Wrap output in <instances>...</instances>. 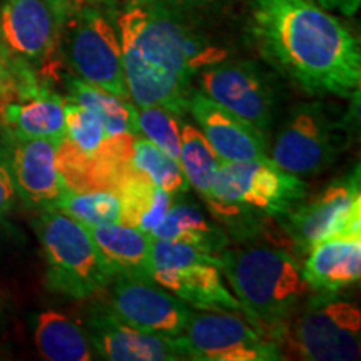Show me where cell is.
<instances>
[{
  "label": "cell",
  "instance_id": "ffe728a7",
  "mask_svg": "<svg viewBox=\"0 0 361 361\" xmlns=\"http://www.w3.org/2000/svg\"><path fill=\"white\" fill-rule=\"evenodd\" d=\"M114 274L152 281V236L123 223L85 226Z\"/></svg>",
  "mask_w": 361,
  "mask_h": 361
},
{
  "label": "cell",
  "instance_id": "f546056e",
  "mask_svg": "<svg viewBox=\"0 0 361 361\" xmlns=\"http://www.w3.org/2000/svg\"><path fill=\"white\" fill-rule=\"evenodd\" d=\"M13 202H16V189H13L6 161H4V157H0V221L11 213Z\"/></svg>",
  "mask_w": 361,
  "mask_h": 361
},
{
  "label": "cell",
  "instance_id": "4316f807",
  "mask_svg": "<svg viewBox=\"0 0 361 361\" xmlns=\"http://www.w3.org/2000/svg\"><path fill=\"white\" fill-rule=\"evenodd\" d=\"M52 209L61 211L84 226L121 223L119 194L111 189L66 188Z\"/></svg>",
  "mask_w": 361,
  "mask_h": 361
},
{
  "label": "cell",
  "instance_id": "5b68a950",
  "mask_svg": "<svg viewBox=\"0 0 361 361\" xmlns=\"http://www.w3.org/2000/svg\"><path fill=\"white\" fill-rule=\"evenodd\" d=\"M35 229L44 252L49 291L87 300L106 290L114 273L84 224L49 207L42 209Z\"/></svg>",
  "mask_w": 361,
  "mask_h": 361
},
{
  "label": "cell",
  "instance_id": "4fadbf2b",
  "mask_svg": "<svg viewBox=\"0 0 361 361\" xmlns=\"http://www.w3.org/2000/svg\"><path fill=\"white\" fill-rule=\"evenodd\" d=\"M106 290L102 305L121 322L141 331L178 336L192 314L189 305L154 281L114 274Z\"/></svg>",
  "mask_w": 361,
  "mask_h": 361
},
{
  "label": "cell",
  "instance_id": "9a60e30c",
  "mask_svg": "<svg viewBox=\"0 0 361 361\" xmlns=\"http://www.w3.org/2000/svg\"><path fill=\"white\" fill-rule=\"evenodd\" d=\"M64 11L52 0H2L0 39L8 54L44 67L59 44Z\"/></svg>",
  "mask_w": 361,
  "mask_h": 361
},
{
  "label": "cell",
  "instance_id": "cb8c5ba5",
  "mask_svg": "<svg viewBox=\"0 0 361 361\" xmlns=\"http://www.w3.org/2000/svg\"><path fill=\"white\" fill-rule=\"evenodd\" d=\"M67 90H69L67 99L79 102L80 106L87 107L101 117L109 139L124 134H139L137 124H135L134 104L106 92L104 89H99L79 78L67 79Z\"/></svg>",
  "mask_w": 361,
  "mask_h": 361
},
{
  "label": "cell",
  "instance_id": "d6986e66",
  "mask_svg": "<svg viewBox=\"0 0 361 361\" xmlns=\"http://www.w3.org/2000/svg\"><path fill=\"white\" fill-rule=\"evenodd\" d=\"M301 276L310 291L338 295L361 278V238L328 239L306 255Z\"/></svg>",
  "mask_w": 361,
  "mask_h": 361
},
{
  "label": "cell",
  "instance_id": "5bb4252c",
  "mask_svg": "<svg viewBox=\"0 0 361 361\" xmlns=\"http://www.w3.org/2000/svg\"><path fill=\"white\" fill-rule=\"evenodd\" d=\"M200 90L226 109L268 133L274 116V90L269 80L251 62L218 61L202 67Z\"/></svg>",
  "mask_w": 361,
  "mask_h": 361
},
{
  "label": "cell",
  "instance_id": "484cf974",
  "mask_svg": "<svg viewBox=\"0 0 361 361\" xmlns=\"http://www.w3.org/2000/svg\"><path fill=\"white\" fill-rule=\"evenodd\" d=\"M130 166L135 173L142 174L144 178H147L171 196L186 192L189 189V183L179 161L166 154L164 151H161L159 147L139 134L133 137Z\"/></svg>",
  "mask_w": 361,
  "mask_h": 361
},
{
  "label": "cell",
  "instance_id": "6da1fadb",
  "mask_svg": "<svg viewBox=\"0 0 361 361\" xmlns=\"http://www.w3.org/2000/svg\"><path fill=\"white\" fill-rule=\"evenodd\" d=\"M250 32L261 57L303 92L360 96V40L314 0H250Z\"/></svg>",
  "mask_w": 361,
  "mask_h": 361
},
{
  "label": "cell",
  "instance_id": "83f0119b",
  "mask_svg": "<svg viewBox=\"0 0 361 361\" xmlns=\"http://www.w3.org/2000/svg\"><path fill=\"white\" fill-rule=\"evenodd\" d=\"M66 139L85 159H94L99 154L107 137L102 119L96 112L80 106L79 102L66 99Z\"/></svg>",
  "mask_w": 361,
  "mask_h": 361
},
{
  "label": "cell",
  "instance_id": "7402d4cb",
  "mask_svg": "<svg viewBox=\"0 0 361 361\" xmlns=\"http://www.w3.org/2000/svg\"><path fill=\"white\" fill-rule=\"evenodd\" d=\"M114 191L121 200V223L151 234L161 223L173 196L133 169Z\"/></svg>",
  "mask_w": 361,
  "mask_h": 361
},
{
  "label": "cell",
  "instance_id": "8fae6325",
  "mask_svg": "<svg viewBox=\"0 0 361 361\" xmlns=\"http://www.w3.org/2000/svg\"><path fill=\"white\" fill-rule=\"evenodd\" d=\"M66 99L47 87L35 69L11 56L8 79L0 94V126L7 139H66Z\"/></svg>",
  "mask_w": 361,
  "mask_h": 361
},
{
  "label": "cell",
  "instance_id": "3957f363",
  "mask_svg": "<svg viewBox=\"0 0 361 361\" xmlns=\"http://www.w3.org/2000/svg\"><path fill=\"white\" fill-rule=\"evenodd\" d=\"M219 261L221 273L236 293L243 313L256 328L279 341L310 293L295 256L273 246L226 247Z\"/></svg>",
  "mask_w": 361,
  "mask_h": 361
},
{
  "label": "cell",
  "instance_id": "d4e9b609",
  "mask_svg": "<svg viewBox=\"0 0 361 361\" xmlns=\"http://www.w3.org/2000/svg\"><path fill=\"white\" fill-rule=\"evenodd\" d=\"M179 164L189 186L196 189L206 201L209 200L211 186L221 166V159L201 129L191 124H184L180 128Z\"/></svg>",
  "mask_w": 361,
  "mask_h": 361
},
{
  "label": "cell",
  "instance_id": "e0dca14e",
  "mask_svg": "<svg viewBox=\"0 0 361 361\" xmlns=\"http://www.w3.org/2000/svg\"><path fill=\"white\" fill-rule=\"evenodd\" d=\"M6 164L13 189L27 206L49 209L66 189L57 168V141L52 139H7Z\"/></svg>",
  "mask_w": 361,
  "mask_h": 361
},
{
  "label": "cell",
  "instance_id": "ba28073f",
  "mask_svg": "<svg viewBox=\"0 0 361 361\" xmlns=\"http://www.w3.org/2000/svg\"><path fill=\"white\" fill-rule=\"evenodd\" d=\"M66 54L79 79L129 101L117 27L97 7L66 6Z\"/></svg>",
  "mask_w": 361,
  "mask_h": 361
},
{
  "label": "cell",
  "instance_id": "4dcf8cb0",
  "mask_svg": "<svg viewBox=\"0 0 361 361\" xmlns=\"http://www.w3.org/2000/svg\"><path fill=\"white\" fill-rule=\"evenodd\" d=\"M314 2L329 12L341 13L345 17L355 16L361 7V0H314Z\"/></svg>",
  "mask_w": 361,
  "mask_h": 361
},
{
  "label": "cell",
  "instance_id": "f1b7e54d",
  "mask_svg": "<svg viewBox=\"0 0 361 361\" xmlns=\"http://www.w3.org/2000/svg\"><path fill=\"white\" fill-rule=\"evenodd\" d=\"M178 114L161 106H135L137 133L179 161L180 126Z\"/></svg>",
  "mask_w": 361,
  "mask_h": 361
},
{
  "label": "cell",
  "instance_id": "44dd1931",
  "mask_svg": "<svg viewBox=\"0 0 361 361\" xmlns=\"http://www.w3.org/2000/svg\"><path fill=\"white\" fill-rule=\"evenodd\" d=\"M34 340L44 360L90 361L96 358L85 328L57 311H42L35 316Z\"/></svg>",
  "mask_w": 361,
  "mask_h": 361
},
{
  "label": "cell",
  "instance_id": "52a82bcc",
  "mask_svg": "<svg viewBox=\"0 0 361 361\" xmlns=\"http://www.w3.org/2000/svg\"><path fill=\"white\" fill-rule=\"evenodd\" d=\"M348 144V124L323 102L300 104L279 129L271 159L295 176H313L338 159Z\"/></svg>",
  "mask_w": 361,
  "mask_h": 361
},
{
  "label": "cell",
  "instance_id": "7c38bea8",
  "mask_svg": "<svg viewBox=\"0 0 361 361\" xmlns=\"http://www.w3.org/2000/svg\"><path fill=\"white\" fill-rule=\"evenodd\" d=\"M290 236L296 255H308L328 239L361 238L360 169L335 180L322 194L278 219Z\"/></svg>",
  "mask_w": 361,
  "mask_h": 361
},
{
  "label": "cell",
  "instance_id": "8992f818",
  "mask_svg": "<svg viewBox=\"0 0 361 361\" xmlns=\"http://www.w3.org/2000/svg\"><path fill=\"white\" fill-rule=\"evenodd\" d=\"M291 353L310 361H353L360 358L361 311L336 295L314 293L284 329Z\"/></svg>",
  "mask_w": 361,
  "mask_h": 361
},
{
  "label": "cell",
  "instance_id": "277c9868",
  "mask_svg": "<svg viewBox=\"0 0 361 361\" xmlns=\"http://www.w3.org/2000/svg\"><path fill=\"white\" fill-rule=\"evenodd\" d=\"M308 184L279 168L269 157L252 161H221L211 196L206 202L224 223L247 214L279 219L303 202Z\"/></svg>",
  "mask_w": 361,
  "mask_h": 361
},
{
  "label": "cell",
  "instance_id": "7a4b0ae2",
  "mask_svg": "<svg viewBox=\"0 0 361 361\" xmlns=\"http://www.w3.org/2000/svg\"><path fill=\"white\" fill-rule=\"evenodd\" d=\"M117 32L134 106H161L183 116L192 75L219 61V54L202 47L169 12L146 0L121 13Z\"/></svg>",
  "mask_w": 361,
  "mask_h": 361
},
{
  "label": "cell",
  "instance_id": "1f68e13d",
  "mask_svg": "<svg viewBox=\"0 0 361 361\" xmlns=\"http://www.w3.org/2000/svg\"><path fill=\"white\" fill-rule=\"evenodd\" d=\"M8 69H11V54H8L6 45H4L2 39H0V94H2L7 84Z\"/></svg>",
  "mask_w": 361,
  "mask_h": 361
},
{
  "label": "cell",
  "instance_id": "2e32d148",
  "mask_svg": "<svg viewBox=\"0 0 361 361\" xmlns=\"http://www.w3.org/2000/svg\"><path fill=\"white\" fill-rule=\"evenodd\" d=\"M97 358L109 361H179L188 360L178 336L135 329L116 318L106 306L94 308L85 322Z\"/></svg>",
  "mask_w": 361,
  "mask_h": 361
},
{
  "label": "cell",
  "instance_id": "30bf717a",
  "mask_svg": "<svg viewBox=\"0 0 361 361\" xmlns=\"http://www.w3.org/2000/svg\"><path fill=\"white\" fill-rule=\"evenodd\" d=\"M188 360L278 361L281 346L255 324L233 311L202 310L194 313L178 335Z\"/></svg>",
  "mask_w": 361,
  "mask_h": 361
},
{
  "label": "cell",
  "instance_id": "ac0fdd59",
  "mask_svg": "<svg viewBox=\"0 0 361 361\" xmlns=\"http://www.w3.org/2000/svg\"><path fill=\"white\" fill-rule=\"evenodd\" d=\"M188 111L221 161L238 162L268 157V137L247 121L221 106L201 90L191 92Z\"/></svg>",
  "mask_w": 361,
  "mask_h": 361
},
{
  "label": "cell",
  "instance_id": "603a6c76",
  "mask_svg": "<svg viewBox=\"0 0 361 361\" xmlns=\"http://www.w3.org/2000/svg\"><path fill=\"white\" fill-rule=\"evenodd\" d=\"M151 236L186 243L218 258L228 247L226 234L218 226L211 224L197 207L189 204L171 206Z\"/></svg>",
  "mask_w": 361,
  "mask_h": 361
},
{
  "label": "cell",
  "instance_id": "9c48e42d",
  "mask_svg": "<svg viewBox=\"0 0 361 361\" xmlns=\"http://www.w3.org/2000/svg\"><path fill=\"white\" fill-rule=\"evenodd\" d=\"M152 281L196 310L243 311L221 281L218 256L191 245L152 238Z\"/></svg>",
  "mask_w": 361,
  "mask_h": 361
},
{
  "label": "cell",
  "instance_id": "d6a6232c",
  "mask_svg": "<svg viewBox=\"0 0 361 361\" xmlns=\"http://www.w3.org/2000/svg\"><path fill=\"white\" fill-rule=\"evenodd\" d=\"M52 2L56 4V6H59V7H66L69 0H52Z\"/></svg>",
  "mask_w": 361,
  "mask_h": 361
}]
</instances>
